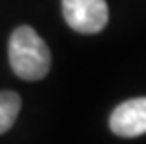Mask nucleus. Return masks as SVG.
Wrapping results in <instances>:
<instances>
[{"label": "nucleus", "mask_w": 146, "mask_h": 144, "mask_svg": "<svg viewBox=\"0 0 146 144\" xmlns=\"http://www.w3.org/2000/svg\"><path fill=\"white\" fill-rule=\"evenodd\" d=\"M9 66L23 81H41L51 69V51L32 26H19L9 36Z\"/></svg>", "instance_id": "1"}, {"label": "nucleus", "mask_w": 146, "mask_h": 144, "mask_svg": "<svg viewBox=\"0 0 146 144\" xmlns=\"http://www.w3.org/2000/svg\"><path fill=\"white\" fill-rule=\"evenodd\" d=\"M62 13L68 26L79 34H98L109 23L105 0H62Z\"/></svg>", "instance_id": "2"}, {"label": "nucleus", "mask_w": 146, "mask_h": 144, "mask_svg": "<svg viewBox=\"0 0 146 144\" xmlns=\"http://www.w3.org/2000/svg\"><path fill=\"white\" fill-rule=\"evenodd\" d=\"M111 131L124 139H133L146 133V98L124 101L112 110L109 120Z\"/></svg>", "instance_id": "3"}, {"label": "nucleus", "mask_w": 146, "mask_h": 144, "mask_svg": "<svg viewBox=\"0 0 146 144\" xmlns=\"http://www.w3.org/2000/svg\"><path fill=\"white\" fill-rule=\"evenodd\" d=\"M21 110V98L15 92H0V135L9 131Z\"/></svg>", "instance_id": "4"}]
</instances>
